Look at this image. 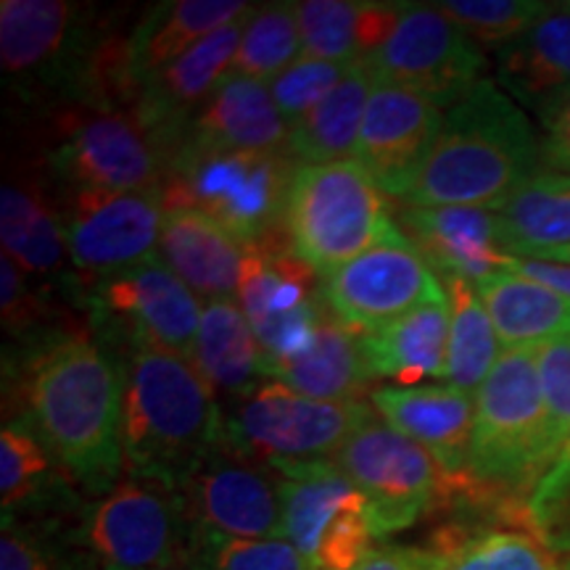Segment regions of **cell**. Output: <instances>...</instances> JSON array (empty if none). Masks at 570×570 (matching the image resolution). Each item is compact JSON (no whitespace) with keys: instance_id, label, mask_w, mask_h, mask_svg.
<instances>
[{"instance_id":"obj_35","label":"cell","mask_w":570,"mask_h":570,"mask_svg":"<svg viewBox=\"0 0 570 570\" xmlns=\"http://www.w3.org/2000/svg\"><path fill=\"white\" fill-rule=\"evenodd\" d=\"M375 90V75L367 61L354 63L338 88L317 104L296 127H291L288 154L298 164H333L354 159L362 119L370 96Z\"/></svg>"},{"instance_id":"obj_3","label":"cell","mask_w":570,"mask_h":570,"mask_svg":"<svg viewBox=\"0 0 570 570\" xmlns=\"http://www.w3.org/2000/svg\"><path fill=\"white\" fill-rule=\"evenodd\" d=\"M541 169L523 109L491 80L449 106L431 154L402 204L494 209Z\"/></svg>"},{"instance_id":"obj_13","label":"cell","mask_w":570,"mask_h":570,"mask_svg":"<svg viewBox=\"0 0 570 570\" xmlns=\"http://www.w3.org/2000/svg\"><path fill=\"white\" fill-rule=\"evenodd\" d=\"M51 167L71 190L159 194L164 180L159 148L138 119L98 104L61 119Z\"/></svg>"},{"instance_id":"obj_8","label":"cell","mask_w":570,"mask_h":570,"mask_svg":"<svg viewBox=\"0 0 570 570\" xmlns=\"http://www.w3.org/2000/svg\"><path fill=\"white\" fill-rule=\"evenodd\" d=\"M333 462L367 499L377 539L407 531L446 499L487 497V487L473 475L444 473L423 446L377 415L346 441Z\"/></svg>"},{"instance_id":"obj_29","label":"cell","mask_w":570,"mask_h":570,"mask_svg":"<svg viewBox=\"0 0 570 570\" xmlns=\"http://www.w3.org/2000/svg\"><path fill=\"white\" fill-rule=\"evenodd\" d=\"M265 377L320 402H360V394L370 383L360 333L338 323L331 309L309 344L267 365Z\"/></svg>"},{"instance_id":"obj_34","label":"cell","mask_w":570,"mask_h":570,"mask_svg":"<svg viewBox=\"0 0 570 570\" xmlns=\"http://www.w3.org/2000/svg\"><path fill=\"white\" fill-rule=\"evenodd\" d=\"M504 348H539L570 336V298L502 269L475 285Z\"/></svg>"},{"instance_id":"obj_19","label":"cell","mask_w":570,"mask_h":570,"mask_svg":"<svg viewBox=\"0 0 570 570\" xmlns=\"http://www.w3.org/2000/svg\"><path fill=\"white\" fill-rule=\"evenodd\" d=\"M441 119L444 109L420 92L375 80L354 161L362 164L383 194L402 202L431 154Z\"/></svg>"},{"instance_id":"obj_6","label":"cell","mask_w":570,"mask_h":570,"mask_svg":"<svg viewBox=\"0 0 570 570\" xmlns=\"http://www.w3.org/2000/svg\"><path fill=\"white\" fill-rule=\"evenodd\" d=\"M360 161L298 164L285 206L291 252L320 277L381 244L404 240Z\"/></svg>"},{"instance_id":"obj_47","label":"cell","mask_w":570,"mask_h":570,"mask_svg":"<svg viewBox=\"0 0 570 570\" xmlns=\"http://www.w3.org/2000/svg\"><path fill=\"white\" fill-rule=\"evenodd\" d=\"M541 167L570 175V101L562 104L544 122Z\"/></svg>"},{"instance_id":"obj_11","label":"cell","mask_w":570,"mask_h":570,"mask_svg":"<svg viewBox=\"0 0 570 570\" xmlns=\"http://www.w3.org/2000/svg\"><path fill=\"white\" fill-rule=\"evenodd\" d=\"M281 487L283 537L309 570H354L375 550L367 499L336 462L275 470Z\"/></svg>"},{"instance_id":"obj_26","label":"cell","mask_w":570,"mask_h":570,"mask_svg":"<svg viewBox=\"0 0 570 570\" xmlns=\"http://www.w3.org/2000/svg\"><path fill=\"white\" fill-rule=\"evenodd\" d=\"M497 80L541 125L570 101V6L550 9L523 38L499 51Z\"/></svg>"},{"instance_id":"obj_27","label":"cell","mask_w":570,"mask_h":570,"mask_svg":"<svg viewBox=\"0 0 570 570\" xmlns=\"http://www.w3.org/2000/svg\"><path fill=\"white\" fill-rule=\"evenodd\" d=\"M69 475L24 420L0 431V508L3 523H59L71 510Z\"/></svg>"},{"instance_id":"obj_48","label":"cell","mask_w":570,"mask_h":570,"mask_svg":"<svg viewBox=\"0 0 570 570\" xmlns=\"http://www.w3.org/2000/svg\"><path fill=\"white\" fill-rule=\"evenodd\" d=\"M510 273L529 277L547 288L558 291L566 298H570V265L566 262H547V259H520V256H510L508 267Z\"/></svg>"},{"instance_id":"obj_36","label":"cell","mask_w":570,"mask_h":570,"mask_svg":"<svg viewBox=\"0 0 570 570\" xmlns=\"http://www.w3.org/2000/svg\"><path fill=\"white\" fill-rule=\"evenodd\" d=\"M449 298V348L444 381L475 396L497 360L502 356L494 323L481 302L479 288L462 277H439Z\"/></svg>"},{"instance_id":"obj_2","label":"cell","mask_w":570,"mask_h":570,"mask_svg":"<svg viewBox=\"0 0 570 570\" xmlns=\"http://www.w3.org/2000/svg\"><path fill=\"white\" fill-rule=\"evenodd\" d=\"M122 367L125 475L183 487L225 439L217 394L188 354L127 346Z\"/></svg>"},{"instance_id":"obj_12","label":"cell","mask_w":570,"mask_h":570,"mask_svg":"<svg viewBox=\"0 0 570 570\" xmlns=\"http://www.w3.org/2000/svg\"><path fill=\"white\" fill-rule=\"evenodd\" d=\"M377 82L420 92L441 109L468 96L487 77V56L439 6L404 3L394 32L370 56Z\"/></svg>"},{"instance_id":"obj_40","label":"cell","mask_w":570,"mask_h":570,"mask_svg":"<svg viewBox=\"0 0 570 570\" xmlns=\"http://www.w3.org/2000/svg\"><path fill=\"white\" fill-rule=\"evenodd\" d=\"M481 48H504L523 38L552 6L539 0H446L436 3Z\"/></svg>"},{"instance_id":"obj_50","label":"cell","mask_w":570,"mask_h":570,"mask_svg":"<svg viewBox=\"0 0 570 570\" xmlns=\"http://www.w3.org/2000/svg\"><path fill=\"white\" fill-rule=\"evenodd\" d=\"M558 560H560V568L562 570H570V552L562 554V558H558Z\"/></svg>"},{"instance_id":"obj_28","label":"cell","mask_w":570,"mask_h":570,"mask_svg":"<svg viewBox=\"0 0 570 570\" xmlns=\"http://www.w3.org/2000/svg\"><path fill=\"white\" fill-rule=\"evenodd\" d=\"M360 346L370 381L420 386L425 377H444L449 298H433L375 331L360 333Z\"/></svg>"},{"instance_id":"obj_21","label":"cell","mask_w":570,"mask_h":570,"mask_svg":"<svg viewBox=\"0 0 570 570\" xmlns=\"http://www.w3.org/2000/svg\"><path fill=\"white\" fill-rule=\"evenodd\" d=\"M396 225L439 277L454 275L481 285L510 262L499 240L494 209L402 204Z\"/></svg>"},{"instance_id":"obj_14","label":"cell","mask_w":570,"mask_h":570,"mask_svg":"<svg viewBox=\"0 0 570 570\" xmlns=\"http://www.w3.org/2000/svg\"><path fill=\"white\" fill-rule=\"evenodd\" d=\"M317 273L277 240L252 246L235 302L240 304L262 348V365L309 344L327 315Z\"/></svg>"},{"instance_id":"obj_30","label":"cell","mask_w":570,"mask_h":570,"mask_svg":"<svg viewBox=\"0 0 570 570\" xmlns=\"http://www.w3.org/2000/svg\"><path fill=\"white\" fill-rule=\"evenodd\" d=\"M296 6L302 56L354 67L370 61L394 32L404 3L302 0Z\"/></svg>"},{"instance_id":"obj_5","label":"cell","mask_w":570,"mask_h":570,"mask_svg":"<svg viewBox=\"0 0 570 570\" xmlns=\"http://www.w3.org/2000/svg\"><path fill=\"white\" fill-rule=\"evenodd\" d=\"M550 468L537 348H504L475 391L470 475L497 494L529 502Z\"/></svg>"},{"instance_id":"obj_24","label":"cell","mask_w":570,"mask_h":570,"mask_svg":"<svg viewBox=\"0 0 570 570\" xmlns=\"http://www.w3.org/2000/svg\"><path fill=\"white\" fill-rule=\"evenodd\" d=\"M252 11L254 6L240 0H167L151 6L122 48V85L135 92L156 69L194 51L209 35L246 19Z\"/></svg>"},{"instance_id":"obj_31","label":"cell","mask_w":570,"mask_h":570,"mask_svg":"<svg viewBox=\"0 0 570 570\" xmlns=\"http://www.w3.org/2000/svg\"><path fill=\"white\" fill-rule=\"evenodd\" d=\"M497 230L508 256L547 259L570 248V175L541 167L494 206Z\"/></svg>"},{"instance_id":"obj_7","label":"cell","mask_w":570,"mask_h":570,"mask_svg":"<svg viewBox=\"0 0 570 570\" xmlns=\"http://www.w3.org/2000/svg\"><path fill=\"white\" fill-rule=\"evenodd\" d=\"M101 40L92 13L69 0H3L0 67L3 80L27 101L71 98L92 104L101 85Z\"/></svg>"},{"instance_id":"obj_18","label":"cell","mask_w":570,"mask_h":570,"mask_svg":"<svg viewBox=\"0 0 570 570\" xmlns=\"http://www.w3.org/2000/svg\"><path fill=\"white\" fill-rule=\"evenodd\" d=\"M92 283V306L104 323L125 333L127 346L190 354L202 325V298L159 256Z\"/></svg>"},{"instance_id":"obj_9","label":"cell","mask_w":570,"mask_h":570,"mask_svg":"<svg viewBox=\"0 0 570 570\" xmlns=\"http://www.w3.org/2000/svg\"><path fill=\"white\" fill-rule=\"evenodd\" d=\"M375 412L360 402H320L281 383H262L225 415V444L267 468L333 462Z\"/></svg>"},{"instance_id":"obj_38","label":"cell","mask_w":570,"mask_h":570,"mask_svg":"<svg viewBox=\"0 0 570 570\" xmlns=\"http://www.w3.org/2000/svg\"><path fill=\"white\" fill-rule=\"evenodd\" d=\"M439 570H562L531 529H483L436 547Z\"/></svg>"},{"instance_id":"obj_41","label":"cell","mask_w":570,"mask_h":570,"mask_svg":"<svg viewBox=\"0 0 570 570\" xmlns=\"http://www.w3.org/2000/svg\"><path fill=\"white\" fill-rule=\"evenodd\" d=\"M0 570H92L59 523H3Z\"/></svg>"},{"instance_id":"obj_43","label":"cell","mask_w":570,"mask_h":570,"mask_svg":"<svg viewBox=\"0 0 570 570\" xmlns=\"http://www.w3.org/2000/svg\"><path fill=\"white\" fill-rule=\"evenodd\" d=\"M525 518L531 531L558 558L570 552V441L531 491Z\"/></svg>"},{"instance_id":"obj_10","label":"cell","mask_w":570,"mask_h":570,"mask_svg":"<svg viewBox=\"0 0 570 570\" xmlns=\"http://www.w3.org/2000/svg\"><path fill=\"white\" fill-rule=\"evenodd\" d=\"M67 533L92 570H175L188 525L173 489L125 475L82 504Z\"/></svg>"},{"instance_id":"obj_44","label":"cell","mask_w":570,"mask_h":570,"mask_svg":"<svg viewBox=\"0 0 570 570\" xmlns=\"http://www.w3.org/2000/svg\"><path fill=\"white\" fill-rule=\"evenodd\" d=\"M537 367L547 410V444L554 462L570 441V336L539 346Z\"/></svg>"},{"instance_id":"obj_37","label":"cell","mask_w":570,"mask_h":570,"mask_svg":"<svg viewBox=\"0 0 570 570\" xmlns=\"http://www.w3.org/2000/svg\"><path fill=\"white\" fill-rule=\"evenodd\" d=\"M302 56L294 3H267L248 13L227 77L269 82Z\"/></svg>"},{"instance_id":"obj_1","label":"cell","mask_w":570,"mask_h":570,"mask_svg":"<svg viewBox=\"0 0 570 570\" xmlns=\"http://www.w3.org/2000/svg\"><path fill=\"white\" fill-rule=\"evenodd\" d=\"M24 423L85 494L125 479L122 370L88 336L53 338L35 352L24 381Z\"/></svg>"},{"instance_id":"obj_49","label":"cell","mask_w":570,"mask_h":570,"mask_svg":"<svg viewBox=\"0 0 570 570\" xmlns=\"http://www.w3.org/2000/svg\"><path fill=\"white\" fill-rule=\"evenodd\" d=\"M547 262H566V265H570V248H566V252H558V254L547 256Z\"/></svg>"},{"instance_id":"obj_4","label":"cell","mask_w":570,"mask_h":570,"mask_svg":"<svg viewBox=\"0 0 570 570\" xmlns=\"http://www.w3.org/2000/svg\"><path fill=\"white\" fill-rule=\"evenodd\" d=\"M298 161L288 151L252 154L177 146L164 156V209H196L248 246L277 238ZM285 233V230H283Z\"/></svg>"},{"instance_id":"obj_23","label":"cell","mask_w":570,"mask_h":570,"mask_svg":"<svg viewBox=\"0 0 570 570\" xmlns=\"http://www.w3.org/2000/svg\"><path fill=\"white\" fill-rule=\"evenodd\" d=\"M288 138L291 127L277 111L267 82L225 77L169 151L177 146H196L217 151L281 154L288 151Z\"/></svg>"},{"instance_id":"obj_20","label":"cell","mask_w":570,"mask_h":570,"mask_svg":"<svg viewBox=\"0 0 570 570\" xmlns=\"http://www.w3.org/2000/svg\"><path fill=\"white\" fill-rule=\"evenodd\" d=\"M244 21H235L198 42L194 51L148 75L132 92V117L164 154L194 122L212 92L223 85L238 51Z\"/></svg>"},{"instance_id":"obj_17","label":"cell","mask_w":570,"mask_h":570,"mask_svg":"<svg viewBox=\"0 0 570 570\" xmlns=\"http://www.w3.org/2000/svg\"><path fill=\"white\" fill-rule=\"evenodd\" d=\"M61 219L71 265L92 281L159 256L164 225L159 194L71 190Z\"/></svg>"},{"instance_id":"obj_15","label":"cell","mask_w":570,"mask_h":570,"mask_svg":"<svg viewBox=\"0 0 570 570\" xmlns=\"http://www.w3.org/2000/svg\"><path fill=\"white\" fill-rule=\"evenodd\" d=\"M188 531L230 539H285L277 475L219 444L177 489Z\"/></svg>"},{"instance_id":"obj_46","label":"cell","mask_w":570,"mask_h":570,"mask_svg":"<svg viewBox=\"0 0 570 570\" xmlns=\"http://www.w3.org/2000/svg\"><path fill=\"white\" fill-rule=\"evenodd\" d=\"M439 550L404 544L375 547L354 570H439Z\"/></svg>"},{"instance_id":"obj_16","label":"cell","mask_w":570,"mask_h":570,"mask_svg":"<svg viewBox=\"0 0 570 570\" xmlns=\"http://www.w3.org/2000/svg\"><path fill=\"white\" fill-rule=\"evenodd\" d=\"M325 306L348 331L367 333L446 296L439 275L407 238L381 244L320 277Z\"/></svg>"},{"instance_id":"obj_22","label":"cell","mask_w":570,"mask_h":570,"mask_svg":"<svg viewBox=\"0 0 570 570\" xmlns=\"http://www.w3.org/2000/svg\"><path fill=\"white\" fill-rule=\"evenodd\" d=\"M375 415L431 454L454 479L470 475L475 396L458 386H381L370 394Z\"/></svg>"},{"instance_id":"obj_42","label":"cell","mask_w":570,"mask_h":570,"mask_svg":"<svg viewBox=\"0 0 570 570\" xmlns=\"http://www.w3.org/2000/svg\"><path fill=\"white\" fill-rule=\"evenodd\" d=\"M348 69L352 67H346V63L298 56L288 69L273 77L267 88L285 125L296 127L302 122L306 114L315 109L317 104H323L338 88V82L344 80Z\"/></svg>"},{"instance_id":"obj_33","label":"cell","mask_w":570,"mask_h":570,"mask_svg":"<svg viewBox=\"0 0 570 570\" xmlns=\"http://www.w3.org/2000/svg\"><path fill=\"white\" fill-rule=\"evenodd\" d=\"M0 240L30 277H59L71 262L63 219L38 180H6L0 188Z\"/></svg>"},{"instance_id":"obj_51","label":"cell","mask_w":570,"mask_h":570,"mask_svg":"<svg viewBox=\"0 0 570 570\" xmlns=\"http://www.w3.org/2000/svg\"><path fill=\"white\" fill-rule=\"evenodd\" d=\"M175 570H183V568H175Z\"/></svg>"},{"instance_id":"obj_32","label":"cell","mask_w":570,"mask_h":570,"mask_svg":"<svg viewBox=\"0 0 570 570\" xmlns=\"http://www.w3.org/2000/svg\"><path fill=\"white\" fill-rule=\"evenodd\" d=\"M190 360L214 394L240 402L262 386L265 365L252 325L235 298L206 302Z\"/></svg>"},{"instance_id":"obj_39","label":"cell","mask_w":570,"mask_h":570,"mask_svg":"<svg viewBox=\"0 0 570 570\" xmlns=\"http://www.w3.org/2000/svg\"><path fill=\"white\" fill-rule=\"evenodd\" d=\"M183 570H309L288 539H230L188 531Z\"/></svg>"},{"instance_id":"obj_25","label":"cell","mask_w":570,"mask_h":570,"mask_svg":"<svg viewBox=\"0 0 570 570\" xmlns=\"http://www.w3.org/2000/svg\"><path fill=\"white\" fill-rule=\"evenodd\" d=\"M252 246L196 209H164L159 259L204 302L235 298Z\"/></svg>"},{"instance_id":"obj_45","label":"cell","mask_w":570,"mask_h":570,"mask_svg":"<svg viewBox=\"0 0 570 570\" xmlns=\"http://www.w3.org/2000/svg\"><path fill=\"white\" fill-rule=\"evenodd\" d=\"M0 315H3L6 336L32 341L48 323V304L30 285V275L11 256H0Z\"/></svg>"}]
</instances>
